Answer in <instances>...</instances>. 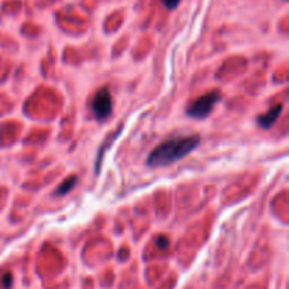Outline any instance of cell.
Segmentation results:
<instances>
[{
    "instance_id": "1",
    "label": "cell",
    "mask_w": 289,
    "mask_h": 289,
    "mask_svg": "<svg viewBox=\"0 0 289 289\" xmlns=\"http://www.w3.org/2000/svg\"><path fill=\"white\" fill-rule=\"evenodd\" d=\"M201 142V137L197 134L193 136L174 137L167 141L161 142L150 153L147 158V165L150 168H162L171 164L178 162L191 154Z\"/></svg>"
},
{
    "instance_id": "2",
    "label": "cell",
    "mask_w": 289,
    "mask_h": 289,
    "mask_svg": "<svg viewBox=\"0 0 289 289\" xmlns=\"http://www.w3.org/2000/svg\"><path fill=\"white\" fill-rule=\"evenodd\" d=\"M220 100V92L219 91H210L205 93L201 98L196 99L193 103L186 109V115L192 119H205L210 115L214 109V106Z\"/></svg>"
},
{
    "instance_id": "3",
    "label": "cell",
    "mask_w": 289,
    "mask_h": 289,
    "mask_svg": "<svg viewBox=\"0 0 289 289\" xmlns=\"http://www.w3.org/2000/svg\"><path fill=\"white\" fill-rule=\"evenodd\" d=\"M112 107H113V102H112L109 87L99 89L92 100V112L96 120L104 121L106 119H109V116L112 115Z\"/></svg>"
},
{
    "instance_id": "4",
    "label": "cell",
    "mask_w": 289,
    "mask_h": 289,
    "mask_svg": "<svg viewBox=\"0 0 289 289\" xmlns=\"http://www.w3.org/2000/svg\"><path fill=\"white\" fill-rule=\"evenodd\" d=\"M282 110H284V104H275L274 107L268 110L267 113H264V115L258 116L257 117V123L260 127L262 129H269V127H273L275 124V121L278 120V117L281 116L282 113Z\"/></svg>"
},
{
    "instance_id": "5",
    "label": "cell",
    "mask_w": 289,
    "mask_h": 289,
    "mask_svg": "<svg viewBox=\"0 0 289 289\" xmlns=\"http://www.w3.org/2000/svg\"><path fill=\"white\" fill-rule=\"evenodd\" d=\"M75 184H77V178H75V176H71V178L68 180H65L64 184H61L60 188L55 192V195H57V196H64V195H66L68 192L71 191L72 186L75 185Z\"/></svg>"
},
{
    "instance_id": "6",
    "label": "cell",
    "mask_w": 289,
    "mask_h": 289,
    "mask_svg": "<svg viewBox=\"0 0 289 289\" xmlns=\"http://www.w3.org/2000/svg\"><path fill=\"white\" fill-rule=\"evenodd\" d=\"M180 0H162V3H164V6L167 7V9H169V10H172V9H175L176 6L179 5Z\"/></svg>"
},
{
    "instance_id": "7",
    "label": "cell",
    "mask_w": 289,
    "mask_h": 289,
    "mask_svg": "<svg viewBox=\"0 0 289 289\" xmlns=\"http://www.w3.org/2000/svg\"><path fill=\"white\" fill-rule=\"evenodd\" d=\"M11 281H13V277H11L10 273L5 274V277H3V285H5L6 289H9L11 286Z\"/></svg>"
}]
</instances>
